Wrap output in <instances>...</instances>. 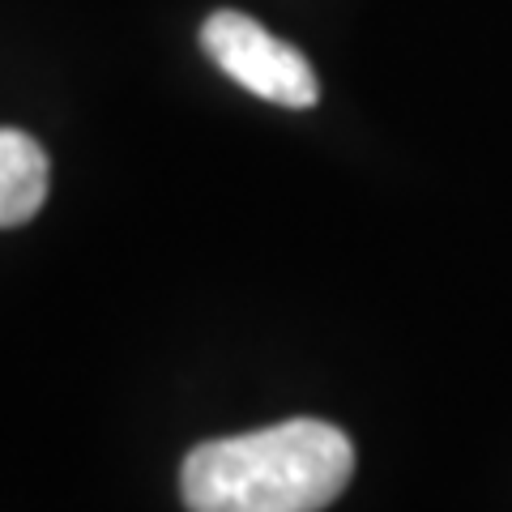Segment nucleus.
<instances>
[{"label": "nucleus", "mask_w": 512, "mask_h": 512, "mask_svg": "<svg viewBox=\"0 0 512 512\" xmlns=\"http://www.w3.org/2000/svg\"><path fill=\"white\" fill-rule=\"evenodd\" d=\"M355 474V444L320 419H291L248 436L197 444L184 457L188 512H320Z\"/></svg>", "instance_id": "f257e3e1"}, {"label": "nucleus", "mask_w": 512, "mask_h": 512, "mask_svg": "<svg viewBox=\"0 0 512 512\" xmlns=\"http://www.w3.org/2000/svg\"><path fill=\"white\" fill-rule=\"evenodd\" d=\"M201 47L231 82L252 90L256 99H269L278 107H312L320 99L316 73L303 52L274 39L261 22L244 18V13L218 9L214 18H205Z\"/></svg>", "instance_id": "f03ea898"}, {"label": "nucleus", "mask_w": 512, "mask_h": 512, "mask_svg": "<svg viewBox=\"0 0 512 512\" xmlns=\"http://www.w3.org/2000/svg\"><path fill=\"white\" fill-rule=\"evenodd\" d=\"M52 184V167L35 137L18 128H0V227H22L30 222Z\"/></svg>", "instance_id": "7ed1b4c3"}]
</instances>
